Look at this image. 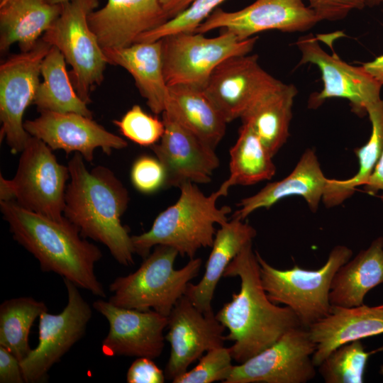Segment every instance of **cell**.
Listing matches in <instances>:
<instances>
[{
	"label": "cell",
	"mask_w": 383,
	"mask_h": 383,
	"mask_svg": "<svg viewBox=\"0 0 383 383\" xmlns=\"http://www.w3.org/2000/svg\"><path fill=\"white\" fill-rule=\"evenodd\" d=\"M315 343L299 327L242 363L233 365L224 383H306L316 376Z\"/></svg>",
	"instance_id": "cell-12"
},
{
	"label": "cell",
	"mask_w": 383,
	"mask_h": 383,
	"mask_svg": "<svg viewBox=\"0 0 383 383\" xmlns=\"http://www.w3.org/2000/svg\"><path fill=\"white\" fill-rule=\"evenodd\" d=\"M318 21L314 11L306 6L303 0H256L236 11L216 8L195 32L205 33L221 28L243 40L269 30L306 31Z\"/></svg>",
	"instance_id": "cell-14"
},
{
	"label": "cell",
	"mask_w": 383,
	"mask_h": 383,
	"mask_svg": "<svg viewBox=\"0 0 383 383\" xmlns=\"http://www.w3.org/2000/svg\"><path fill=\"white\" fill-rule=\"evenodd\" d=\"M308 330L315 343L312 360L316 367L339 346L383 333V307L332 305L329 313Z\"/></svg>",
	"instance_id": "cell-21"
},
{
	"label": "cell",
	"mask_w": 383,
	"mask_h": 383,
	"mask_svg": "<svg viewBox=\"0 0 383 383\" xmlns=\"http://www.w3.org/2000/svg\"><path fill=\"white\" fill-rule=\"evenodd\" d=\"M379 373L383 375V365H382L380 367Z\"/></svg>",
	"instance_id": "cell-47"
},
{
	"label": "cell",
	"mask_w": 383,
	"mask_h": 383,
	"mask_svg": "<svg viewBox=\"0 0 383 383\" xmlns=\"http://www.w3.org/2000/svg\"><path fill=\"white\" fill-rule=\"evenodd\" d=\"M208 38L198 32H179L162 39L163 72L168 87L204 88L211 73L225 60L249 54L257 37L239 40L231 31Z\"/></svg>",
	"instance_id": "cell-8"
},
{
	"label": "cell",
	"mask_w": 383,
	"mask_h": 383,
	"mask_svg": "<svg viewBox=\"0 0 383 383\" xmlns=\"http://www.w3.org/2000/svg\"><path fill=\"white\" fill-rule=\"evenodd\" d=\"M328 179L324 175L318 157L311 149L301 156L292 172L284 179L267 184L252 196L243 199L232 218L244 220L259 209H270L279 200L291 196H301L311 211L318 209Z\"/></svg>",
	"instance_id": "cell-22"
},
{
	"label": "cell",
	"mask_w": 383,
	"mask_h": 383,
	"mask_svg": "<svg viewBox=\"0 0 383 383\" xmlns=\"http://www.w3.org/2000/svg\"><path fill=\"white\" fill-rule=\"evenodd\" d=\"M382 283L383 238L379 237L337 270L331 286L330 302L343 307L360 306L367 293Z\"/></svg>",
	"instance_id": "cell-28"
},
{
	"label": "cell",
	"mask_w": 383,
	"mask_h": 383,
	"mask_svg": "<svg viewBox=\"0 0 383 383\" xmlns=\"http://www.w3.org/2000/svg\"><path fill=\"white\" fill-rule=\"evenodd\" d=\"M103 50L108 64L120 66L131 74L152 112L162 113L169 91L163 72L161 40L135 43L123 48Z\"/></svg>",
	"instance_id": "cell-23"
},
{
	"label": "cell",
	"mask_w": 383,
	"mask_h": 383,
	"mask_svg": "<svg viewBox=\"0 0 383 383\" xmlns=\"http://www.w3.org/2000/svg\"><path fill=\"white\" fill-rule=\"evenodd\" d=\"M223 277L240 280V291L216 314L228 331L224 339L233 342L229 348L238 364L270 347L290 330L303 327L289 307L279 306L267 297L252 242L233 259Z\"/></svg>",
	"instance_id": "cell-1"
},
{
	"label": "cell",
	"mask_w": 383,
	"mask_h": 383,
	"mask_svg": "<svg viewBox=\"0 0 383 383\" xmlns=\"http://www.w3.org/2000/svg\"><path fill=\"white\" fill-rule=\"evenodd\" d=\"M365 6H376L383 5V0H364Z\"/></svg>",
	"instance_id": "cell-45"
},
{
	"label": "cell",
	"mask_w": 383,
	"mask_h": 383,
	"mask_svg": "<svg viewBox=\"0 0 383 383\" xmlns=\"http://www.w3.org/2000/svg\"><path fill=\"white\" fill-rule=\"evenodd\" d=\"M65 59L60 51L51 46L40 68V82L34 101L38 111L72 112L92 118V113L77 94L66 70Z\"/></svg>",
	"instance_id": "cell-30"
},
{
	"label": "cell",
	"mask_w": 383,
	"mask_h": 383,
	"mask_svg": "<svg viewBox=\"0 0 383 383\" xmlns=\"http://www.w3.org/2000/svg\"><path fill=\"white\" fill-rule=\"evenodd\" d=\"M279 82L261 67L257 55L247 54L220 63L204 90L228 123L240 118L263 93Z\"/></svg>",
	"instance_id": "cell-19"
},
{
	"label": "cell",
	"mask_w": 383,
	"mask_h": 383,
	"mask_svg": "<svg viewBox=\"0 0 383 383\" xmlns=\"http://www.w3.org/2000/svg\"><path fill=\"white\" fill-rule=\"evenodd\" d=\"M164 112L213 148L225 135L228 122L204 88L187 84L168 87Z\"/></svg>",
	"instance_id": "cell-26"
},
{
	"label": "cell",
	"mask_w": 383,
	"mask_h": 383,
	"mask_svg": "<svg viewBox=\"0 0 383 383\" xmlns=\"http://www.w3.org/2000/svg\"><path fill=\"white\" fill-rule=\"evenodd\" d=\"M179 188L178 200L158 214L150 229L131 236L135 253L145 258L152 248L162 245L192 259L200 248L212 247L214 226L228 221L231 207H217L216 201L221 196L218 190L206 196L192 182Z\"/></svg>",
	"instance_id": "cell-4"
},
{
	"label": "cell",
	"mask_w": 383,
	"mask_h": 383,
	"mask_svg": "<svg viewBox=\"0 0 383 383\" xmlns=\"http://www.w3.org/2000/svg\"><path fill=\"white\" fill-rule=\"evenodd\" d=\"M296 45L301 53L299 65H316L323 82L321 91L310 99V106H318L327 99L343 98L350 101L353 112L364 116L367 108L381 99L382 85L362 65H350L335 53L328 54L311 33L300 37Z\"/></svg>",
	"instance_id": "cell-13"
},
{
	"label": "cell",
	"mask_w": 383,
	"mask_h": 383,
	"mask_svg": "<svg viewBox=\"0 0 383 383\" xmlns=\"http://www.w3.org/2000/svg\"><path fill=\"white\" fill-rule=\"evenodd\" d=\"M229 348H216L206 352L199 359L198 364L175 377L173 383H211L216 381L225 382L233 365Z\"/></svg>",
	"instance_id": "cell-35"
},
{
	"label": "cell",
	"mask_w": 383,
	"mask_h": 383,
	"mask_svg": "<svg viewBox=\"0 0 383 383\" xmlns=\"http://www.w3.org/2000/svg\"><path fill=\"white\" fill-rule=\"evenodd\" d=\"M165 378L163 371L148 357H137L126 374L128 383H163Z\"/></svg>",
	"instance_id": "cell-39"
},
{
	"label": "cell",
	"mask_w": 383,
	"mask_h": 383,
	"mask_svg": "<svg viewBox=\"0 0 383 383\" xmlns=\"http://www.w3.org/2000/svg\"><path fill=\"white\" fill-rule=\"evenodd\" d=\"M94 309L109 322V330L101 343L107 356H128L154 359L165 347L163 332L168 317L154 310L140 311L119 307L99 299Z\"/></svg>",
	"instance_id": "cell-15"
},
{
	"label": "cell",
	"mask_w": 383,
	"mask_h": 383,
	"mask_svg": "<svg viewBox=\"0 0 383 383\" xmlns=\"http://www.w3.org/2000/svg\"><path fill=\"white\" fill-rule=\"evenodd\" d=\"M99 0H70L41 38L57 48L72 67L71 81L79 96L87 104L91 93L104 79L108 64L104 50L88 23V16Z\"/></svg>",
	"instance_id": "cell-7"
},
{
	"label": "cell",
	"mask_w": 383,
	"mask_h": 383,
	"mask_svg": "<svg viewBox=\"0 0 383 383\" xmlns=\"http://www.w3.org/2000/svg\"><path fill=\"white\" fill-rule=\"evenodd\" d=\"M272 157L252 129L242 124L230 150L229 177L218 189L221 196H226L233 186H249L272 179L276 172Z\"/></svg>",
	"instance_id": "cell-29"
},
{
	"label": "cell",
	"mask_w": 383,
	"mask_h": 383,
	"mask_svg": "<svg viewBox=\"0 0 383 383\" xmlns=\"http://www.w3.org/2000/svg\"><path fill=\"white\" fill-rule=\"evenodd\" d=\"M382 306L383 307V304L382 305Z\"/></svg>",
	"instance_id": "cell-49"
},
{
	"label": "cell",
	"mask_w": 383,
	"mask_h": 383,
	"mask_svg": "<svg viewBox=\"0 0 383 383\" xmlns=\"http://www.w3.org/2000/svg\"><path fill=\"white\" fill-rule=\"evenodd\" d=\"M68 301L57 314L45 311L39 318L38 343L21 362L25 382H43L51 367L84 335L91 318L89 304L78 287L64 279Z\"/></svg>",
	"instance_id": "cell-11"
},
{
	"label": "cell",
	"mask_w": 383,
	"mask_h": 383,
	"mask_svg": "<svg viewBox=\"0 0 383 383\" xmlns=\"http://www.w3.org/2000/svg\"><path fill=\"white\" fill-rule=\"evenodd\" d=\"M154 248L137 270L116 277L109 284L111 304L140 311L154 310L168 316L185 295L189 283L199 273L201 259H190L183 267L175 270L178 252L167 245Z\"/></svg>",
	"instance_id": "cell-5"
},
{
	"label": "cell",
	"mask_w": 383,
	"mask_h": 383,
	"mask_svg": "<svg viewBox=\"0 0 383 383\" xmlns=\"http://www.w3.org/2000/svg\"><path fill=\"white\" fill-rule=\"evenodd\" d=\"M362 340L343 344L331 352L318 366L326 383H362L369 357L383 346L367 352Z\"/></svg>",
	"instance_id": "cell-33"
},
{
	"label": "cell",
	"mask_w": 383,
	"mask_h": 383,
	"mask_svg": "<svg viewBox=\"0 0 383 383\" xmlns=\"http://www.w3.org/2000/svg\"><path fill=\"white\" fill-rule=\"evenodd\" d=\"M113 123L125 137L142 146L151 147L157 143L165 131L162 120L148 114L139 105L133 106Z\"/></svg>",
	"instance_id": "cell-36"
},
{
	"label": "cell",
	"mask_w": 383,
	"mask_h": 383,
	"mask_svg": "<svg viewBox=\"0 0 383 383\" xmlns=\"http://www.w3.org/2000/svg\"><path fill=\"white\" fill-rule=\"evenodd\" d=\"M168 19H172L186 10L195 0H158Z\"/></svg>",
	"instance_id": "cell-42"
},
{
	"label": "cell",
	"mask_w": 383,
	"mask_h": 383,
	"mask_svg": "<svg viewBox=\"0 0 383 383\" xmlns=\"http://www.w3.org/2000/svg\"><path fill=\"white\" fill-rule=\"evenodd\" d=\"M162 114L165 131L150 148L165 170V187L210 182L220 165L215 149L165 112Z\"/></svg>",
	"instance_id": "cell-17"
},
{
	"label": "cell",
	"mask_w": 383,
	"mask_h": 383,
	"mask_svg": "<svg viewBox=\"0 0 383 383\" xmlns=\"http://www.w3.org/2000/svg\"><path fill=\"white\" fill-rule=\"evenodd\" d=\"M0 382H25L20 360L9 350L0 345Z\"/></svg>",
	"instance_id": "cell-40"
},
{
	"label": "cell",
	"mask_w": 383,
	"mask_h": 383,
	"mask_svg": "<svg viewBox=\"0 0 383 383\" xmlns=\"http://www.w3.org/2000/svg\"><path fill=\"white\" fill-rule=\"evenodd\" d=\"M367 114L372 124V133L368 141L356 148L355 153L358 159L357 173L344 180L328 179L322 201L327 208L341 204L350 198L356 188L364 186L371 176L383 152V99L370 105Z\"/></svg>",
	"instance_id": "cell-31"
},
{
	"label": "cell",
	"mask_w": 383,
	"mask_h": 383,
	"mask_svg": "<svg viewBox=\"0 0 383 383\" xmlns=\"http://www.w3.org/2000/svg\"><path fill=\"white\" fill-rule=\"evenodd\" d=\"M224 1L195 0L176 17L141 35L135 43L156 41L179 32H195L199 25Z\"/></svg>",
	"instance_id": "cell-34"
},
{
	"label": "cell",
	"mask_w": 383,
	"mask_h": 383,
	"mask_svg": "<svg viewBox=\"0 0 383 383\" xmlns=\"http://www.w3.org/2000/svg\"><path fill=\"white\" fill-rule=\"evenodd\" d=\"M51 45L40 38L30 50L15 54L0 66L1 140L13 154L21 152L30 135L23 121L40 84L42 62Z\"/></svg>",
	"instance_id": "cell-10"
},
{
	"label": "cell",
	"mask_w": 383,
	"mask_h": 383,
	"mask_svg": "<svg viewBox=\"0 0 383 383\" xmlns=\"http://www.w3.org/2000/svg\"><path fill=\"white\" fill-rule=\"evenodd\" d=\"M87 20L102 49H118L169 19L158 0H107Z\"/></svg>",
	"instance_id": "cell-20"
},
{
	"label": "cell",
	"mask_w": 383,
	"mask_h": 383,
	"mask_svg": "<svg viewBox=\"0 0 383 383\" xmlns=\"http://www.w3.org/2000/svg\"><path fill=\"white\" fill-rule=\"evenodd\" d=\"M363 187L365 192L371 195L381 192L379 197L383 201V152L367 182Z\"/></svg>",
	"instance_id": "cell-41"
},
{
	"label": "cell",
	"mask_w": 383,
	"mask_h": 383,
	"mask_svg": "<svg viewBox=\"0 0 383 383\" xmlns=\"http://www.w3.org/2000/svg\"><path fill=\"white\" fill-rule=\"evenodd\" d=\"M16 198V192L13 179H6L0 175L1 201H15Z\"/></svg>",
	"instance_id": "cell-43"
},
{
	"label": "cell",
	"mask_w": 383,
	"mask_h": 383,
	"mask_svg": "<svg viewBox=\"0 0 383 383\" xmlns=\"http://www.w3.org/2000/svg\"><path fill=\"white\" fill-rule=\"evenodd\" d=\"M0 207L13 239L38 260L43 272L57 274L95 296H106L94 270L102 252L82 238L78 227L65 217L56 221L16 201H0Z\"/></svg>",
	"instance_id": "cell-3"
},
{
	"label": "cell",
	"mask_w": 383,
	"mask_h": 383,
	"mask_svg": "<svg viewBox=\"0 0 383 383\" xmlns=\"http://www.w3.org/2000/svg\"><path fill=\"white\" fill-rule=\"evenodd\" d=\"M62 10V4L48 0H3L0 1V50L18 43L21 51L31 50L40 36L52 25Z\"/></svg>",
	"instance_id": "cell-25"
},
{
	"label": "cell",
	"mask_w": 383,
	"mask_h": 383,
	"mask_svg": "<svg viewBox=\"0 0 383 383\" xmlns=\"http://www.w3.org/2000/svg\"><path fill=\"white\" fill-rule=\"evenodd\" d=\"M52 149L30 135L21 152L13 182L16 201L23 208L56 221L62 220L68 166L60 164Z\"/></svg>",
	"instance_id": "cell-9"
},
{
	"label": "cell",
	"mask_w": 383,
	"mask_h": 383,
	"mask_svg": "<svg viewBox=\"0 0 383 383\" xmlns=\"http://www.w3.org/2000/svg\"><path fill=\"white\" fill-rule=\"evenodd\" d=\"M48 311L43 301L30 296L8 299L0 306V345L13 353L20 362L30 352V328L40 314Z\"/></svg>",
	"instance_id": "cell-32"
},
{
	"label": "cell",
	"mask_w": 383,
	"mask_h": 383,
	"mask_svg": "<svg viewBox=\"0 0 383 383\" xmlns=\"http://www.w3.org/2000/svg\"><path fill=\"white\" fill-rule=\"evenodd\" d=\"M84 160L75 152L69 161L70 182L63 215L84 238L102 243L119 264L131 266L135 253L132 237L121 221L129 203L128 192L111 170L97 166L89 171Z\"/></svg>",
	"instance_id": "cell-2"
},
{
	"label": "cell",
	"mask_w": 383,
	"mask_h": 383,
	"mask_svg": "<svg viewBox=\"0 0 383 383\" xmlns=\"http://www.w3.org/2000/svg\"><path fill=\"white\" fill-rule=\"evenodd\" d=\"M70 0H48V2L51 4H63Z\"/></svg>",
	"instance_id": "cell-46"
},
{
	"label": "cell",
	"mask_w": 383,
	"mask_h": 383,
	"mask_svg": "<svg viewBox=\"0 0 383 383\" xmlns=\"http://www.w3.org/2000/svg\"><path fill=\"white\" fill-rule=\"evenodd\" d=\"M256 254L262 284L269 299L289 307L301 326L308 328L329 313L333 278L337 270L351 259L353 250L345 245H336L318 270H306L298 265L279 270L270 265L258 252Z\"/></svg>",
	"instance_id": "cell-6"
},
{
	"label": "cell",
	"mask_w": 383,
	"mask_h": 383,
	"mask_svg": "<svg viewBox=\"0 0 383 383\" xmlns=\"http://www.w3.org/2000/svg\"><path fill=\"white\" fill-rule=\"evenodd\" d=\"M296 94L293 84L279 81L263 93L240 117L242 124L252 129L273 157L289 135L292 109Z\"/></svg>",
	"instance_id": "cell-27"
},
{
	"label": "cell",
	"mask_w": 383,
	"mask_h": 383,
	"mask_svg": "<svg viewBox=\"0 0 383 383\" xmlns=\"http://www.w3.org/2000/svg\"><path fill=\"white\" fill-rule=\"evenodd\" d=\"M25 130L45 143L52 150H63L67 154L79 152L91 162L94 150L101 148L110 155L113 150L127 147V142L97 123L92 118L72 112L41 111L40 116L26 120Z\"/></svg>",
	"instance_id": "cell-18"
},
{
	"label": "cell",
	"mask_w": 383,
	"mask_h": 383,
	"mask_svg": "<svg viewBox=\"0 0 383 383\" xmlns=\"http://www.w3.org/2000/svg\"><path fill=\"white\" fill-rule=\"evenodd\" d=\"M319 21L326 20L335 21L345 18L350 11L362 9L365 6L364 0H308Z\"/></svg>",
	"instance_id": "cell-38"
},
{
	"label": "cell",
	"mask_w": 383,
	"mask_h": 383,
	"mask_svg": "<svg viewBox=\"0 0 383 383\" xmlns=\"http://www.w3.org/2000/svg\"><path fill=\"white\" fill-rule=\"evenodd\" d=\"M3 1V0H0V1Z\"/></svg>",
	"instance_id": "cell-48"
},
{
	"label": "cell",
	"mask_w": 383,
	"mask_h": 383,
	"mask_svg": "<svg viewBox=\"0 0 383 383\" xmlns=\"http://www.w3.org/2000/svg\"><path fill=\"white\" fill-rule=\"evenodd\" d=\"M131 179L138 191L151 194L165 187L166 174L164 167L156 157L143 155L133 162Z\"/></svg>",
	"instance_id": "cell-37"
},
{
	"label": "cell",
	"mask_w": 383,
	"mask_h": 383,
	"mask_svg": "<svg viewBox=\"0 0 383 383\" xmlns=\"http://www.w3.org/2000/svg\"><path fill=\"white\" fill-rule=\"evenodd\" d=\"M168 317L165 340L171 346L165 375L170 380L187 372L205 352L223 346L225 327L213 311L204 313L187 296L178 300Z\"/></svg>",
	"instance_id": "cell-16"
},
{
	"label": "cell",
	"mask_w": 383,
	"mask_h": 383,
	"mask_svg": "<svg viewBox=\"0 0 383 383\" xmlns=\"http://www.w3.org/2000/svg\"><path fill=\"white\" fill-rule=\"evenodd\" d=\"M256 235L257 231L251 225L238 218H232L220 226L203 277L196 284L189 282L185 293L199 311L204 313L213 311L211 301L218 282L233 259Z\"/></svg>",
	"instance_id": "cell-24"
},
{
	"label": "cell",
	"mask_w": 383,
	"mask_h": 383,
	"mask_svg": "<svg viewBox=\"0 0 383 383\" xmlns=\"http://www.w3.org/2000/svg\"><path fill=\"white\" fill-rule=\"evenodd\" d=\"M364 68L383 86V55L364 63Z\"/></svg>",
	"instance_id": "cell-44"
}]
</instances>
